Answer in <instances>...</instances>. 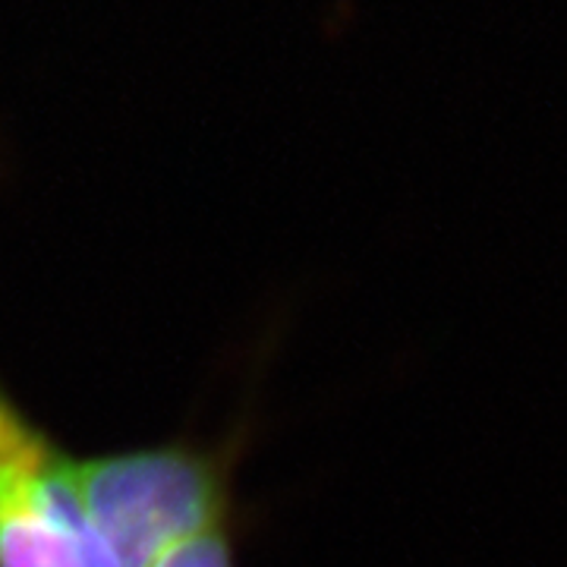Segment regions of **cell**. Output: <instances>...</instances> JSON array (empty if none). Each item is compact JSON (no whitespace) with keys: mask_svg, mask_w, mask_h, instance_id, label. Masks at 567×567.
Returning <instances> with one entry per match:
<instances>
[{"mask_svg":"<svg viewBox=\"0 0 567 567\" xmlns=\"http://www.w3.org/2000/svg\"><path fill=\"white\" fill-rule=\"evenodd\" d=\"M148 567H237L230 527H215L193 536L181 546L167 548L162 558H155Z\"/></svg>","mask_w":567,"mask_h":567,"instance_id":"cell-3","label":"cell"},{"mask_svg":"<svg viewBox=\"0 0 567 567\" xmlns=\"http://www.w3.org/2000/svg\"><path fill=\"white\" fill-rule=\"evenodd\" d=\"M66 486L89 539L114 567H148L230 517L227 461L189 442L70 457Z\"/></svg>","mask_w":567,"mask_h":567,"instance_id":"cell-1","label":"cell"},{"mask_svg":"<svg viewBox=\"0 0 567 567\" xmlns=\"http://www.w3.org/2000/svg\"><path fill=\"white\" fill-rule=\"evenodd\" d=\"M66 461L0 385V567H89Z\"/></svg>","mask_w":567,"mask_h":567,"instance_id":"cell-2","label":"cell"},{"mask_svg":"<svg viewBox=\"0 0 567 567\" xmlns=\"http://www.w3.org/2000/svg\"><path fill=\"white\" fill-rule=\"evenodd\" d=\"M89 567H114L107 558L102 555V548L95 546L92 539H89Z\"/></svg>","mask_w":567,"mask_h":567,"instance_id":"cell-4","label":"cell"}]
</instances>
